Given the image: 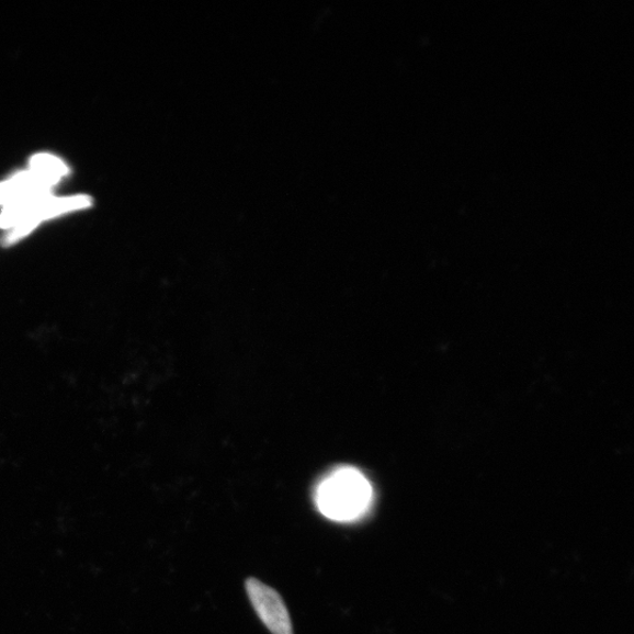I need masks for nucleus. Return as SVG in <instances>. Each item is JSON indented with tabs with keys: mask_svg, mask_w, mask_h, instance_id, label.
<instances>
[{
	"mask_svg": "<svg viewBox=\"0 0 634 634\" xmlns=\"http://www.w3.org/2000/svg\"><path fill=\"white\" fill-rule=\"evenodd\" d=\"M91 204L88 196H73L59 200H45L42 199L39 202L33 206L24 216V218L15 225L10 235L7 237L5 242L12 245L21 239H23L29 233L35 228L39 223L52 216L71 212L80 208H86Z\"/></svg>",
	"mask_w": 634,
	"mask_h": 634,
	"instance_id": "nucleus-3",
	"label": "nucleus"
},
{
	"mask_svg": "<svg viewBox=\"0 0 634 634\" xmlns=\"http://www.w3.org/2000/svg\"><path fill=\"white\" fill-rule=\"evenodd\" d=\"M32 170L36 173L58 180L60 177L68 174L69 170L61 161L49 156H36L31 160Z\"/></svg>",
	"mask_w": 634,
	"mask_h": 634,
	"instance_id": "nucleus-6",
	"label": "nucleus"
},
{
	"mask_svg": "<svg viewBox=\"0 0 634 634\" xmlns=\"http://www.w3.org/2000/svg\"><path fill=\"white\" fill-rule=\"evenodd\" d=\"M43 197L44 193H36L14 200V202L0 214V227H11L19 224L26 213Z\"/></svg>",
	"mask_w": 634,
	"mask_h": 634,
	"instance_id": "nucleus-5",
	"label": "nucleus"
},
{
	"mask_svg": "<svg viewBox=\"0 0 634 634\" xmlns=\"http://www.w3.org/2000/svg\"><path fill=\"white\" fill-rule=\"evenodd\" d=\"M57 180L32 172L22 174L0 185V204L36 193H44Z\"/></svg>",
	"mask_w": 634,
	"mask_h": 634,
	"instance_id": "nucleus-4",
	"label": "nucleus"
},
{
	"mask_svg": "<svg viewBox=\"0 0 634 634\" xmlns=\"http://www.w3.org/2000/svg\"><path fill=\"white\" fill-rule=\"evenodd\" d=\"M371 483L354 468L331 473L316 491V503L328 519L352 521L372 503Z\"/></svg>",
	"mask_w": 634,
	"mask_h": 634,
	"instance_id": "nucleus-1",
	"label": "nucleus"
},
{
	"mask_svg": "<svg viewBox=\"0 0 634 634\" xmlns=\"http://www.w3.org/2000/svg\"><path fill=\"white\" fill-rule=\"evenodd\" d=\"M247 595L260 620L273 634H294L290 612L281 596L256 578L246 581Z\"/></svg>",
	"mask_w": 634,
	"mask_h": 634,
	"instance_id": "nucleus-2",
	"label": "nucleus"
}]
</instances>
